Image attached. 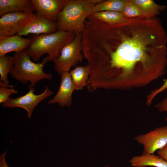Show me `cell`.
Wrapping results in <instances>:
<instances>
[{"label":"cell","mask_w":167,"mask_h":167,"mask_svg":"<svg viewBox=\"0 0 167 167\" xmlns=\"http://www.w3.org/2000/svg\"><path fill=\"white\" fill-rule=\"evenodd\" d=\"M158 155L167 161V144L163 148L157 150Z\"/></svg>","instance_id":"obj_24"},{"label":"cell","mask_w":167,"mask_h":167,"mask_svg":"<svg viewBox=\"0 0 167 167\" xmlns=\"http://www.w3.org/2000/svg\"><path fill=\"white\" fill-rule=\"evenodd\" d=\"M29 91L26 94L18 97L10 98L2 104L5 108L19 107L26 110L27 116L30 118L33 111L37 105L44 99L52 95L53 92L47 86H45L44 90L41 94L36 95L34 93V87L28 86Z\"/></svg>","instance_id":"obj_6"},{"label":"cell","mask_w":167,"mask_h":167,"mask_svg":"<svg viewBox=\"0 0 167 167\" xmlns=\"http://www.w3.org/2000/svg\"><path fill=\"white\" fill-rule=\"evenodd\" d=\"M91 15L96 18L110 24L123 23L128 19L125 18L122 12L118 11H102L93 13Z\"/></svg>","instance_id":"obj_18"},{"label":"cell","mask_w":167,"mask_h":167,"mask_svg":"<svg viewBox=\"0 0 167 167\" xmlns=\"http://www.w3.org/2000/svg\"><path fill=\"white\" fill-rule=\"evenodd\" d=\"M167 35L156 17L101 22L86 39L85 58L92 91L143 87L163 76L167 66Z\"/></svg>","instance_id":"obj_1"},{"label":"cell","mask_w":167,"mask_h":167,"mask_svg":"<svg viewBox=\"0 0 167 167\" xmlns=\"http://www.w3.org/2000/svg\"><path fill=\"white\" fill-rule=\"evenodd\" d=\"M137 7L144 17H155L166 8L165 5H161L153 0H130Z\"/></svg>","instance_id":"obj_15"},{"label":"cell","mask_w":167,"mask_h":167,"mask_svg":"<svg viewBox=\"0 0 167 167\" xmlns=\"http://www.w3.org/2000/svg\"><path fill=\"white\" fill-rule=\"evenodd\" d=\"M58 31L56 22L36 15L16 35L20 36L29 34H50Z\"/></svg>","instance_id":"obj_9"},{"label":"cell","mask_w":167,"mask_h":167,"mask_svg":"<svg viewBox=\"0 0 167 167\" xmlns=\"http://www.w3.org/2000/svg\"><path fill=\"white\" fill-rule=\"evenodd\" d=\"M60 75L61 81L58 92L48 103L49 105L58 103L62 107H69L72 104V94L75 90V85L69 72H64Z\"/></svg>","instance_id":"obj_10"},{"label":"cell","mask_w":167,"mask_h":167,"mask_svg":"<svg viewBox=\"0 0 167 167\" xmlns=\"http://www.w3.org/2000/svg\"><path fill=\"white\" fill-rule=\"evenodd\" d=\"M76 35L73 32L61 31L50 34L36 35L30 38L31 43L26 49V53L35 62L38 61L45 54H48V61H53L59 56L63 47L71 42Z\"/></svg>","instance_id":"obj_2"},{"label":"cell","mask_w":167,"mask_h":167,"mask_svg":"<svg viewBox=\"0 0 167 167\" xmlns=\"http://www.w3.org/2000/svg\"><path fill=\"white\" fill-rule=\"evenodd\" d=\"M102 0H67L56 21L58 31L82 33L94 6Z\"/></svg>","instance_id":"obj_3"},{"label":"cell","mask_w":167,"mask_h":167,"mask_svg":"<svg viewBox=\"0 0 167 167\" xmlns=\"http://www.w3.org/2000/svg\"><path fill=\"white\" fill-rule=\"evenodd\" d=\"M122 13L126 19L144 17L137 7L132 3L130 0H128L125 5Z\"/></svg>","instance_id":"obj_20"},{"label":"cell","mask_w":167,"mask_h":167,"mask_svg":"<svg viewBox=\"0 0 167 167\" xmlns=\"http://www.w3.org/2000/svg\"><path fill=\"white\" fill-rule=\"evenodd\" d=\"M18 92L13 88L1 86L0 88V104L6 101L12 94H17Z\"/></svg>","instance_id":"obj_22"},{"label":"cell","mask_w":167,"mask_h":167,"mask_svg":"<svg viewBox=\"0 0 167 167\" xmlns=\"http://www.w3.org/2000/svg\"><path fill=\"white\" fill-rule=\"evenodd\" d=\"M14 65L10 73L12 77L22 84L30 82V86L34 87L36 83L43 79L51 80V73H46L43 69L48 61L47 56L42 62L36 63L32 62L27 54L26 49L15 53Z\"/></svg>","instance_id":"obj_4"},{"label":"cell","mask_w":167,"mask_h":167,"mask_svg":"<svg viewBox=\"0 0 167 167\" xmlns=\"http://www.w3.org/2000/svg\"><path fill=\"white\" fill-rule=\"evenodd\" d=\"M0 86H3L11 88H13L14 87L13 85L5 84L1 81H0Z\"/></svg>","instance_id":"obj_26"},{"label":"cell","mask_w":167,"mask_h":167,"mask_svg":"<svg viewBox=\"0 0 167 167\" xmlns=\"http://www.w3.org/2000/svg\"><path fill=\"white\" fill-rule=\"evenodd\" d=\"M35 14L56 22L67 0H31Z\"/></svg>","instance_id":"obj_11"},{"label":"cell","mask_w":167,"mask_h":167,"mask_svg":"<svg viewBox=\"0 0 167 167\" xmlns=\"http://www.w3.org/2000/svg\"><path fill=\"white\" fill-rule=\"evenodd\" d=\"M155 109L161 112L167 113V96L161 101L156 103L154 106ZM167 121V116L165 118Z\"/></svg>","instance_id":"obj_23"},{"label":"cell","mask_w":167,"mask_h":167,"mask_svg":"<svg viewBox=\"0 0 167 167\" xmlns=\"http://www.w3.org/2000/svg\"><path fill=\"white\" fill-rule=\"evenodd\" d=\"M14 56L8 55L0 57V81L9 84L8 76L14 65Z\"/></svg>","instance_id":"obj_19"},{"label":"cell","mask_w":167,"mask_h":167,"mask_svg":"<svg viewBox=\"0 0 167 167\" xmlns=\"http://www.w3.org/2000/svg\"><path fill=\"white\" fill-rule=\"evenodd\" d=\"M104 167H109L108 166H105Z\"/></svg>","instance_id":"obj_27"},{"label":"cell","mask_w":167,"mask_h":167,"mask_svg":"<svg viewBox=\"0 0 167 167\" xmlns=\"http://www.w3.org/2000/svg\"><path fill=\"white\" fill-rule=\"evenodd\" d=\"M72 81L75 85V90H82L88 85L90 75V68L88 64L85 66H78L70 73Z\"/></svg>","instance_id":"obj_16"},{"label":"cell","mask_w":167,"mask_h":167,"mask_svg":"<svg viewBox=\"0 0 167 167\" xmlns=\"http://www.w3.org/2000/svg\"><path fill=\"white\" fill-rule=\"evenodd\" d=\"M34 13L17 12L5 14L0 18V36L15 35L34 16Z\"/></svg>","instance_id":"obj_8"},{"label":"cell","mask_w":167,"mask_h":167,"mask_svg":"<svg viewBox=\"0 0 167 167\" xmlns=\"http://www.w3.org/2000/svg\"><path fill=\"white\" fill-rule=\"evenodd\" d=\"M31 0H0V16L10 12L33 13Z\"/></svg>","instance_id":"obj_13"},{"label":"cell","mask_w":167,"mask_h":167,"mask_svg":"<svg viewBox=\"0 0 167 167\" xmlns=\"http://www.w3.org/2000/svg\"><path fill=\"white\" fill-rule=\"evenodd\" d=\"M134 139L143 146V154H154L167 144V125L139 135Z\"/></svg>","instance_id":"obj_7"},{"label":"cell","mask_w":167,"mask_h":167,"mask_svg":"<svg viewBox=\"0 0 167 167\" xmlns=\"http://www.w3.org/2000/svg\"><path fill=\"white\" fill-rule=\"evenodd\" d=\"M82 33L76 35L74 39L65 45L61 49L59 55L53 61L54 69L60 75L64 72H69L71 68L82 61Z\"/></svg>","instance_id":"obj_5"},{"label":"cell","mask_w":167,"mask_h":167,"mask_svg":"<svg viewBox=\"0 0 167 167\" xmlns=\"http://www.w3.org/2000/svg\"><path fill=\"white\" fill-rule=\"evenodd\" d=\"M128 0H103L94 6L92 14L98 12L110 11L122 12Z\"/></svg>","instance_id":"obj_17"},{"label":"cell","mask_w":167,"mask_h":167,"mask_svg":"<svg viewBox=\"0 0 167 167\" xmlns=\"http://www.w3.org/2000/svg\"><path fill=\"white\" fill-rule=\"evenodd\" d=\"M166 71L167 74V68ZM166 89H167V78L160 87L152 90L148 94L147 97L146 105L148 106H150L156 96Z\"/></svg>","instance_id":"obj_21"},{"label":"cell","mask_w":167,"mask_h":167,"mask_svg":"<svg viewBox=\"0 0 167 167\" xmlns=\"http://www.w3.org/2000/svg\"><path fill=\"white\" fill-rule=\"evenodd\" d=\"M132 167H167V161L160 156L154 154H143L135 156L129 161Z\"/></svg>","instance_id":"obj_14"},{"label":"cell","mask_w":167,"mask_h":167,"mask_svg":"<svg viewBox=\"0 0 167 167\" xmlns=\"http://www.w3.org/2000/svg\"><path fill=\"white\" fill-rule=\"evenodd\" d=\"M6 154V150L0 156V167H9L7 162L5 160V157Z\"/></svg>","instance_id":"obj_25"},{"label":"cell","mask_w":167,"mask_h":167,"mask_svg":"<svg viewBox=\"0 0 167 167\" xmlns=\"http://www.w3.org/2000/svg\"><path fill=\"white\" fill-rule=\"evenodd\" d=\"M30 38L17 35L10 36H0V57L7 53H17L26 49L31 43Z\"/></svg>","instance_id":"obj_12"}]
</instances>
